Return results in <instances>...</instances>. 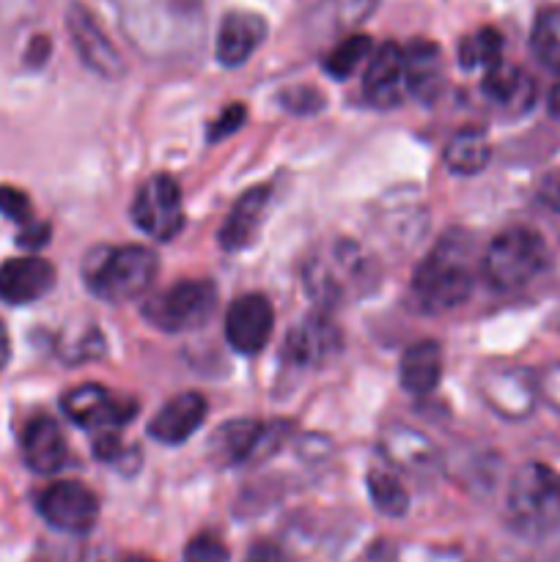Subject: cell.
<instances>
[{"label": "cell", "mask_w": 560, "mask_h": 562, "mask_svg": "<svg viewBox=\"0 0 560 562\" xmlns=\"http://www.w3.org/2000/svg\"><path fill=\"white\" fill-rule=\"evenodd\" d=\"M401 387L412 395H426L437 390L443 379V349L437 340H417L406 346L399 362Z\"/></svg>", "instance_id": "25"}, {"label": "cell", "mask_w": 560, "mask_h": 562, "mask_svg": "<svg viewBox=\"0 0 560 562\" xmlns=\"http://www.w3.org/2000/svg\"><path fill=\"white\" fill-rule=\"evenodd\" d=\"M459 64L464 69H492L503 64V36L494 27H478L459 44Z\"/></svg>", "instance_id": "27"}, {"label": "cell", "mask_w": 560, "mask_h": 562, "mask_svg": "<svg viewBox=\"0 0 560 562\" xmlns=\"http://www.w3.org/2000/svg\"><path fill=\"white\" fill-rule=\"evenodd\" d=\"M481 398L486 401L494 415L505 420H522L533 412L538 398L536 376L522 368H492L478 379Z\"/></svg>", "instance_id": "14"}, {"label": "cell", "mask_w": 560, "mask_h": 562, "mask_svg": "<svg viewBox=\"0 0 560 562\" xmlns=\"http://www.w3.org/2000/svg\"><path fill=\"white\" fill-rule=\"evenodd\" d=\"M209 404L201 393H179L148 423V437L159 445H181L203 426Z\"/></svg>", "instance_id": "19"}, {"label": "cell", "mask_w": 560, "mask_h": 562, "mask_svg": "<svg viewBox=\"0 0 560 562\" xmlns=\"http://www.w3.org/2000/svg\"><path fill=\"white\" fill-rule=\"evenodd\" d=\"M157 256L143 245L93 247L82 258V280L88 291L104 302H132L148 291L157 278Z\"/></svg>", "instance_id": "4"}, {"label": "cell", "mask_w": 560, "mask_h": 562, "mask_svg": "<svg viewBox=\"0 0 560 562\" xmlns=\"http://www.w3.org/2000/svg\"><path fill=\"white\" fill-rule=\"evenodd\" d=\"M124 562H157V560H148V558H141V554H135V558H126Z\"/></svg>", "instance_id": "42"}, {"label": "cell", "mask_w": 560, "mask_h": 562, "mask_svg": "<svg viewBox=\"0 0 560 562\" xmlns=\"http://www.w3.org/2000/svg\"><path fill=\"white\" fill-rule=\"evenodd\" d=\"M368 494H371L379 514L384 516H404L406 508H410V494H406L404 483L390 475V472H368Z\"/></svg>", "instance_id": "30"}, {"label": "cell", "mask_w": 560, "mask_h": 562, "mask_svg": "<svg viewBox=\"0 0 560 562\" xmlns=\"http://www.w3.org/2000/svg\"><path fill=\"white\" fill-rule=\"evenodd\" d=\"M217 307V285L212 280H179L146 300L143 316L163 333H192L212 318Z\"/></svg>", "instance_id": "7"}, {"label": "cell", "mask_w": 560, "mask_h": 562, "mask_svg": "<svg viewBox=\"0 0 560 562\" xmlns=\"http://www.w3.org/2000/svg\"><path fill=\"white\" fill-rule=\"evenodd\" d=\"M344 349V335L327 313H311L285 335L283 360L294 368H322Z\"/></svg>", "instance_id": "12"}, {"label": "cell", "mask_w": 560, "mask_h": 562, "mask_svg": "<svg viewBox=\"0 0 560 562\" xmlns=\"http://www.w3.org/2000/svg\"><path fill=\"white\" fill-rule=\"evenodd\" d=\"M49 241V225L47 223H27L22 225L20 231V245L27 247V250H38V247H44Z\"/></svg>", "instance_id": "38"}, {"label": "cell", "mask_w": 560, "mask_h": 562, "mask_svg": "<svg viewBox=\"0 0 560 562\" xmlns=\"http://www.w3.org/2000/svg\"><path fill=\"white\" fill-rule=\"evenodd\" d=\"M280 442V426H267L258 420H231L217 428L212 445L217 459L225 464H247L264 459Z\"/></svg>", "instance_id": "16"}, {"label": "cell", "mask_w": 560, "mask_h": 562, "mask_svg": "<svg viewBox=\"0 0 560 562\" xmlns=\"http://www.w3.org/2000/svg\"><path fill=\"white\" fill-rule=\"evenodd\" d=\"M245 119H247V110H245V104H228V108L223 110V113L217 115V119L212 121V124H209V132H206V140L209 143H220V140H225V137L228 135H234L236 130H242V124H245Z\"/></svg>", "instance_id": "34"}, {"label": "cell", "mask_w": 560, "mask_h": 562, "mask_svg": "<svg viewBox=\"0 0 560 562\" xmlns=\"http://www.w3.org/2000/svg\"><path fill=\"white\" fill-rule=\"evenodd\" d=\"M544 206H549L552 212H560V168H555L547 179L541 181V190H538Z\"/></svg>", "instance_id": "39"}, {"label": "cell", "mask_w": 560, "mask_h": 562, "mask_svg": "<svg viewBox=\"0 0 560 562\" xmlns=\"http://www.w3.org/2000/svg\"><path fill=\"white\" fill-rule=\"evenodd\" d=\"M231 552L214 532H201L184 547V562H228Z\"/></svg>", "instance_id": "32"}, {"label": "cell", "mask_w": 560, "mask_h": 562, "mask_svg": "<svg viewBox=\"0 0 560 562\" xmlns=\"http://www.w3.org/2000/svg\"><path fill=\"white\" fill-rule=\"evenodd\" d=\"M371 53V36H349L344 38L338 47L329 49L327 58H324V71H327L329 77H335V80H346V77L355 75L360 66L368 64Z\"/></svg>", "instance_id": "28"}, {"label": "cell", "mask_w": 560, "mask_h": 562, "mask_svg": "<svg viewBox=\"0 0 560 562\" xmlns=\"http://www.w3.org/2000/svg\"><path fill=\"white\" fill-rule=\"evenodd\" d=\"M132 220L146 236L157 241H170L184 228V201L176 179L157 173L143 181L132 201Z\"/></svg>", "instance_id": "8"}, {"label": "cell", "mask_w": 560, "mask_h": 562, "mask_svg": "<svg viewBox=\"0 0 560 562\" xmlns=\"http://www.w3.org/2000/svg\"><path fill=\"white\" fill-rule=\"evenodd\" d=\"M22 459L36 475H55L66 464V439L47 415L33 417L22 431Z\"/></svg>", "instance_id": "22"}, {"label": "cell", "mask_w": 560, "mask_h": 562, "mask_svg": "<svg viewBox=\"0 0 560 562\" xmlns=\"http://www.w3.org/2000/svg\"><path fill=\"white\" fill-rule=\"evenodd\" d=\"M530 44L544 66L560 71V5H549L536 16Z\"/></svg>", "instance_id": "29"}, {"label": "cell", "mask_w": 560, "mask_h": 562, "mask_svg": "<svg viewBox=\"0 0 560 562\" xmlns=\"http://www.w3.org/2000/svg\"><path fill=\"white\" fill-rule=\"evenodd\" d=\"M0 214L20 225L33 223L31 198L22 190H16V187H0Z\"/></svg>", "instance_id": "33"}, {"label": "cell", "mask_w": 560, "mask_h": 562, "mask_svg": "<svg viewBox=\"0 0 560 562\" xmlns=\"http://www.w3.org/2000/svg\"><path fill=\"white\" fill-rule=\"evenodd\" d=\"M362 93L373 108H399L406 97L404 47L388 42L373 49L362 75Z\"/></svg>", "instance_id": "15"}, {"label": "cell", "mask_w": 560, "mask_h": 562, "mask_svg": "<svg viewBox=\"0 0 560 562\" xmlns=\"http://www.w3.org/2000/svg\"><path fill=\"white\" fill-rule=\"evenodd\" d=\"M275 329L272 302L264 294H242L231 302L225 316V338L236 355H258L269 344Z\"/></svg>", "instance_id": "13"}, {"label": "cell", "mask_w": 560, "mask_h": 562, "mask_svg": "<svg viewBox=\"0 0 560 562\" xmlns=\"http://www.w3.org/2000/svg\"><path fill=\"white\" fill-rule=\"evenodd\" d=\"M245 562H294V560H291V554L285 552L283 547H278V543L258 541L250 547Z\"/></svg>", "instance_id": "37"}, {"label": "cell", "mask_w": 560, "mask_h": 562, "mask_svg": "<svg viewBox=\"0 0 560 562\" xmlns=\"http://www.w3.org/2000/svg\"><path fill=\"white\" fill-rule=\"evenodd\" d=\"M481 91L494 108L511 115L527 113L533 108V102H536V82H533V77L527 71H522L519 66L511 64H497L492 69H486Z\"/></svg>", "instance_id": "23"}, {"label": "cell", "mask_w": 560, "mask_h": 562, "mask_svg": "<svg viewBox=\"0 0 560 562\" xmlns=\"http://www.w3.org/2000/svg\"><path fill=\"white\" fill-rule=\"evenodd\" d=\"M55 285V267L42 256H22L0 263V300L31 305Z\"/></svg>", "instance_id": "17"}, {"label": "cell", "mask_w": 560, "mask_h": 562, "mask_svg": "<svg viewBox=\"0 0 560 562\" xmlns=\"http://www.w3.org/2000/svg\"><path fill=\"white\" fill-rule=\"evenodd\" d=\"M377 280V261L351 239L324 241L302 263L305 291L324 307H338L368 294Z\"/></svg>", "instance_id": "2"}, {"label": "cell", "mask_w": 560, "mask_h": 562, "mask_svg": "<svg viewBox=\"0 0 560 562\" xmlns=\"http://www.w3.org/2000/svg\"><path fill=\"white\" fill-rule=\"evenodd\" d=\"M382 3V0H333L335 5V16H338L340 25H360L362 20H368V16L377 11V5Z\"/></svg>", "instance_id": "35"}, {"label": "cell", "mask_w": 560, "mask_h": 562, "mask_svg": "<svg viewBox=\"0 0 560 562\" xmlns=\"http://www.w3.org/2000/svg\"><path fill=\"white\" fill-rule=\"evenodd\" d=\"M66 31H69L71 47L77 49L82 64L102 80H121L126 75L124 55L119 53L104 27L99 25L97 14L80 0L66 5Z\"/></svg>", "instance_id": "10"}, {"label": "cell", "mask_w": 560, "mask_h": 562, "mask_svg": "<svg viewBox=\"0 0 560 562\" xmlns=\"http://www.w3.org/2000/svg\"><path fill=\"white\" fill-rule=\"evenodd\" d=\"M489 159H492L489 137L481 130H475V126L456 132L448 140V146H445V165L450 168V173L475 176L486 168Z\"/></svg>", "instance_id": "26"}, {"label": "cell", "mask_w": 560, "mask_h": 562, "mask_svg": "<svg viewBox=\"0 0 560 562\" xmlns=\"http://www.w3.org/2000/svg\"><path fill=\"white\" fill-rule=\"evenodd\" d=\"M269 198H272L269 187H253L231 206L228 217H225L223 228H220L223 250H245L256 239L258 228H261L264 217L269 212Z\"/></svg>", "instance_id": "24"}, {"label": "cell", "mask_w": 560, "mask_h": 562, "mask_svg": "<svg viewBox=\"0 0 560 562\" xmlns=\"http://www.w3.org/2000/svg\"><path fill=\"white\" fill-rule=\"evenodd\" d=\"M508 519L522 536H547L560 525V475L547 464L519 467L508 486Z\"/></svg>", "instance_id": "5"}, {"label": "cell", "mask_w": 560, "mask_h": 562, "mask_svg": "<svg viewBox=\"0 0 560 562\" xmlns=\"http://www.w3.org/2000/svg\"><path fill=\"white\" fill-rule=\"evenodd\" d=\"M104 355V338L93 324L80 329V335L71 340H66L60 346V357L66 362H88V360H97V357Z\"/></svg>", "instance_id": "31"}, {"label": "cell", "mask_w": 560, "mask_h": 562, "mask_svg": "<svg viewBox=\"0 0 560 562\" xmlns=\"http://www.w3.org/2000/svg\"><path fill=\"white\" fill-rule=\"evenodd\" d=\"M267 38V20L256 11H228V14L220 20L217 27V44H214V53L217 60L228 69L247 64L250 55Z\"/></svg>", "instance_id": "18"}, {"label": "cell", "mask_w": 560, "mask_h": 562, "mask_svg": "<svg viewBox=\"0 0 560 562\" xmlns=\"http://www.w3.org/2000/svg\"><path fill=\"white\" fill-rule=\"evenodd\" d=\"M538 395L547 401L549 406L560 409V366H549L541 376L536 379Z\"/></svg>", "instance_id": "36"}, {"label": "cell", "mask_w": 560, "mask_h": 562, "mask_svg": "<svg viewBox=\"0 0 560 562\" xmlns=\"http://www.w3.org/2000/svg\"><path fill=\"white\" fill-rule=\"evenodd\" d=\"M547 267V245L530 228H505L483 252V274L500 291L533 283Z\"/></svg>", "instance_id": "6"}, {"label": "cell", "mask_w": 560, "mask_h": 562, "mask_svg": "<svg viewBox=\"0 0 560 562\" xmlns=\"http://www.w3.org/2000/svg\"><path fill=\"white\" fill-rule=\"evenodd\" d=\"M379 448H382L384 459L390 464L404 472H415V475L434 472V467L439 464V453L432 439L417 431V428L401 426V423L384 428L382 437H379Z\"/></svg>", "instance_id": "20"}, {"label": "cell", "mask_w": 560, "mask_h": 562, "mask_svg": "<svg viewBox=\"0 0 560 562\" xmlns=\"http://www.w3.org/2000/svg\"><path fill=\"white\" fill-rule=\"evenodd\" d=\"M60 409L75 426L86 428V431L110 434L121 431L135 420L137 401L113 395L102 384H80V387H71L69 393H64Z\"/></svg>", "instance_id": "9"}, {"label": "cell", "mask_w": 560, "mask_h": 562, "mask_svg": "<svg viewBox=\"0 0 560 562\" xmlns=\"http://www.w3.org/2000/svg\"><path fill=\"white\" fill-rule=\"evenodd\" d=\"M475 285L472 245L467 234L450 231L432 247L412 278L415 305L426 313H445L467 302Z\"/></svg>", "instance_id": "3"}, {"label": "cell", "mask_w": 560, "mask_h": 562, "mask_svg": "<svg viewBox=\"0 0 560 562\" xmlns=\"http://www.w3.org/2000/svg\"><path fill=\"white\" fill-rule=\"evenodd\" d=\"M36 508L49 527L71 536H82L99 519L97 494L77 481L49 483L36 497Z\"/></svg>", "instance_id": "11"}, {"label": "cell", "mask_w": 560, "mask_h": 562, "mask_svg": "<svg viewBox=\"0 0 560 562\" xmlns=\"http://www.w3.org/2000/svg\"><path fill=\"white\" fill-rule=\"evenodd\" d=\"M9 360H11V338H9V329H5V324L0 322V371L9 366Z\"/></svg>", "instance_id": "40"}, {"label": "cell", "mask_w": 560, "mask_h": 562, "mask_svg": "<svg viewBox=\"0 0 560 562\" xmlns=\"http://www.w3.org/2000/svg\"><path fill=\"white\" fill-rule=\"evenodd\" d=\"M406 93L423 104H434L445 88L443 53L434 42L415 38L404 47Z\"/></svg>", "instance_id": "21"}, {"label": "cell", "mask_w": 560, "mask_h": 562, "mask_svg": "<svg viewBox=\"0 0 560 562\" xmlns=\"http://www.w3.org/2000/svg\"><path fill=\"white\" fill-rule=\"evenodd\" d=\"M549 113L560 119V82H555V88L549 91Z\"/></svg>", "instance_id": "41"}, {"label": "cell", "mask_w": 560, "mask_h": 562, "mask_svg": "<svg viewBox=\"0 0 560 562\" xmlns=\"http://www.w3.org/2000/svg\"><path fill=\"white\" fill-rule=\"evenodd\" d=\"M126 42L148 60H192L206 44L203 0H110Z\"/></svg>", "instance_id": "1"}]
</instances>
